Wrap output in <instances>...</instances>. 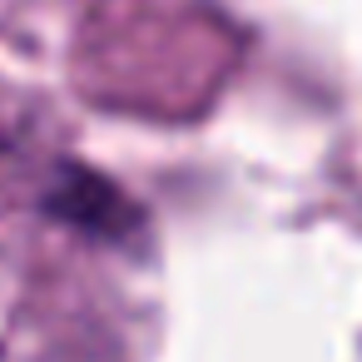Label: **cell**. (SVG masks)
<instances>
[{
	"mask_svg": "<svg viewBox=\"0 0 362 362\" xmlns=\"http://www.w3.org/2000/svg\"><path fill=\"white\" fill-rule=\"evenodd\" d=\"M80 194L75 189H60L55 194V204H60V214L65 218H75V223H90V228H119L124 218H129V209L119 204V194L110 189V184H100V179H85L80 174Z\"/></svg>",
	"mask_w": 362,
	"mask_h": 362,
	"instance_id": "cell-1",
	"label": "cell"
}]
</instances>
